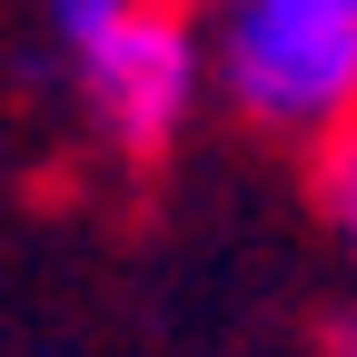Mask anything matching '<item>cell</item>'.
Returning a JSON list of instances; mask_svg holds the SVG:
<instances>
[{"label": "cell", "mask_w": 357, "mask_h": 357, "mask_svg": "<svg viewBox=\"0 0 357 357\" xmlns=\"http://www.w3.org/2000/svg\"><path fill=\"white\" fill-rule=\"evenodd\" d=\"M218 100L268 139L318 149L337 119H357V0H229Z\"/></svg>", "instance_id": "obj_1"}, {"label": "cell", "mask_w": 357, "mask_h": 357, "mask_svg": "<svg viewBox=\"0 0 357 357\" xmlns=\"http://www.w3.org/2000/svg\"><path fill=\"white\" fill-rule=\"evenodd\" d=\"M70 70H79L89 129H100L119 159H159L178 129H189L199 89L218 79V40H199L189 0H139L109 40L70 50Z\"/></svg>", "instance_id": "obj_2"}, {"label": "cell", "mask_w": 357, "mask_h": 357, "mask_svg": "<svg viewBox=\"0 0 357 357\" xmlns=\"http://www.w3.org/2000/svg\"><path fill=\"white\" fill-rule=\"evenodd\" d=\"M307 189H318V218L357 248V119H337L318 149H307Z\"/></svg>", "instance_id": "obj_3"}, {"label": "cell", "mask_w": 357, "mask_h": 357, "mask_svg": "<svg viewBox=\"0 0 357 357\" xmlns=\"http://www.w3.org/2000/svg\"><path fill=\"white\" fill-rule=\"evenodd\" d=\"M129 10H139V0H50V30L70 40V50H89V40H109Z\"/></svg>", "instance_id": "obj_4"}, {"label": "cell", "mask_w": 357, "mask_h": 357, "mask_svg": "<svg viewBox=\"0 0 357 357\" xmlns=\"http://www.w3.org/2000/svg\"><path fill=\"white\" fill-rule=\"evenodd\" d=\"M328 357H357V307H337V318H328Z\"/></svg>", "instance_id": "obj_5"}]
</instances>
